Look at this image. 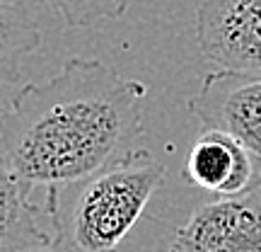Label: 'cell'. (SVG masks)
<instances>
[{"mask_svg":"<svg viewBox=\"0 0 261 252\" xmlns=\"http://www.w3.org/2000/svg\"><path fill=\"white\" fill-rule=\"evenodd\" d=\"M148 85L99 58H68L44 83H29L0 114L8 170L44 192L73 185L136 150Z\"/></svg>","mask_w":261,"mask_h":252,"instance_id":"cell-1","label":"cell"},{"mask_svg":"<svg viewBox=\"0 0 261 252\" xmlns=\"http://www.w3.org/2000/svg\"><path fill=\"white\" fill-rule=\"evenodd\" d=\"M167 170L150 150H130L87 179L44 194L54 245L63 252H116L145 214Z\"/></svg>","mask_w":261,"mask_h":252,"instance_id":"cell-2","label":"cell"},{"mask_svg":"<svg viewBox=\"0 0 261 252\" xmlns=\"http://www.w3.org/2000/svg\"><path fill=\"white\" fill-rule=\"evenodd\" d=\"M189 109L203 129L223 131L261 158V73L218 68L205 75Z\"/></svg>","mask_w":261,"mask_h":252,"instance_id":"cell-3","label":"cell"},{"mask_svg":"<svg viewBox=\"0 0 261 252\" xmlns=\"http://www.w3.org/2000/svg\"><path fill=\"white\" fill-rule=\"evenodd\" d=\"M196 39L218 68L259 73L261 0H203L196 10Z\"/></svg>","mask_w":261,"mask_h":252,"instance_id":"cell-4","label":"cell"},{"mask_svg":"<svg viewBox=\"0 0 261 252\" xmlns=\"http://www.w3.org/2000/svg\"><path fill=\"white\" fill-rule=\"evenodd\" d=\"M172 243L181 252H261V189L198 206Z\"/></svg>","mask_w":261,"mask_h":252,"instance_id":"cell-5","label":"cell"},{"mask_svg":"<svg viewBox=\"0 0 261 252\" xmlns=\"http://www.w3.org/2000/svg\"><path fill=\"white\" fill-rule=\"evenodd\" d=\"M181 177L218 199L244 196L261 189V158L223 131L203 129L189 148Z\"/></svg>","mask_w":261,"mask_h":252,"instance_id":"cell-6","label":"cell"},{"mask_svg":"<svg viewBox=\"0 0 261 252\" xmlns=\"http://www.w3.org/2000/svg\"><path fill=\"white\" fill-rule=\"evenodd\" d=\"M34 189L19 182L0 160V252H17L29 245L54 243L37 223L39 206L32 199Z\"/></svg>","mask_w":261,"mask_h":252,"instance_id":"cell-7","label":"cell"},{"mask_svg":"<svg viewBox=\"0 0 261 252\" xmlns=\"http://www.w3.org/2000/svg\"><path fill=\"white\" fill-rule=\"evenodd\" d=\"M41 47V32L29 10L0 0V87L17 83L22 61Z\"/></svg>","mask_w":261,"mask_h":252,"instance_id":"cell-8","label":"cell"},{"mask_svg":"<svg viewBox=\"0 0 261 252\" xmlns=\"http://www.w3.org/2000/svg\"><path fill=\"white\" fill-rule=\"evenodd\" d=\"M61 25L70 29L94 27L107 19H119L126 15L133 0H41Z\"/></svg>","mask_w":261,"mask_h":252,"instance_id":"cell-9","label":"cell"},{"mask_svg":"<svg viewBox=\"0 0 261 252\" xmlns=\"http://www.w3.org/2000/svg\"><path fill=\"white\" fill-rule=\"evenodd\" d=\"M17 252H63V250H58L54 243H44V245H29V247H22Z\"/></svg>","mask_w":261,"mask_h":252,"instance_id":"cell-10","label":"cell"},{"mask_svg":"<svg viewBox=\"0 0 261 252\" xmlns=\"http://www.w3.org/2000/svg\"><path fill=\"white\" fill-rule=\"evenodd\" d=\"M152 252H181L174 247V243H169V245H162V247H158V250H152Z\"/></svg>","mask_w":261,"mask_h":252,"instance_id":"cell-11","label":"cell"},{"mask_svg":"<svg viewBox=\"0 0 261 252\" xmlns=\"http://www.w3.org/2000/svg\"><path fill=\"white\" fill-rule=\"evenodd\" d=\"M259 73H261V51H259Z\"/></svg>","mask_w":261,"mask_h":252,"instance_id":"cell-12","label":"cell"}]
</instances>
